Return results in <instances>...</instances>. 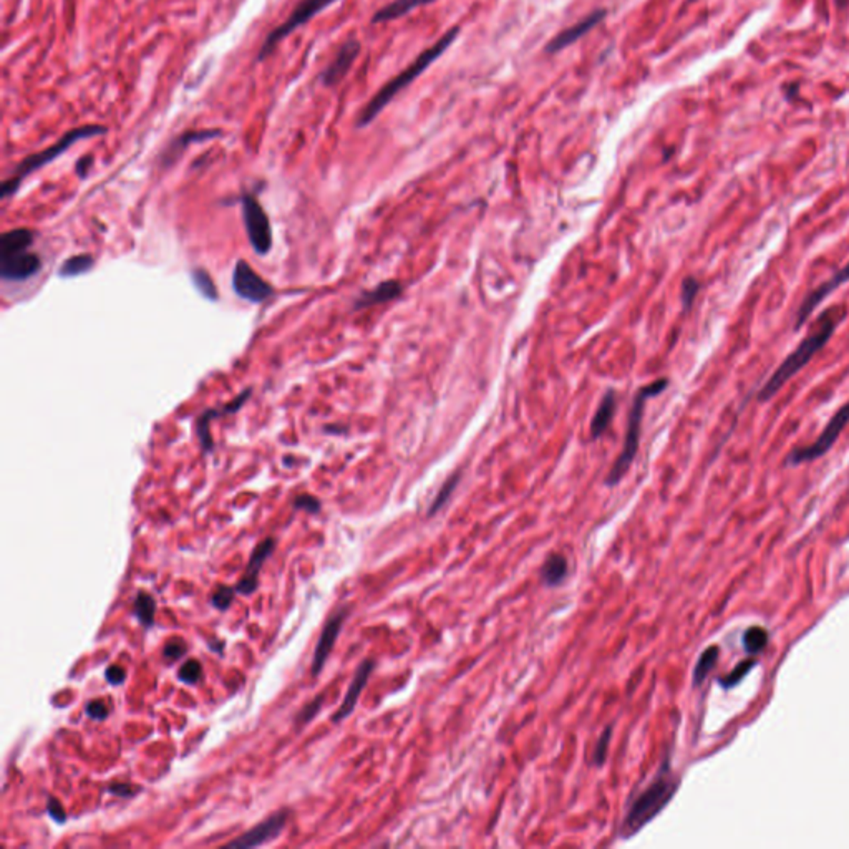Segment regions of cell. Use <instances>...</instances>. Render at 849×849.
<instances>
[{"label": "cell", "instance_id": "cell-26", "mask_svg": "<svg viewBox=\"0 0 849 849\" xmlns=\"http://www.w3.org/2000/svg\"><path fill=\"white\" fill-rule=\"evenodd\" d=\"M154 612H156V602H154L152 594H148L145 591L138 593V596L135 599V616H137V619L143 625L150 627L154 621Z\"/></svg>", "mask_w": 849, "mask_h": 849}, {"label": "cell", "instance_id": "cell-17", "mask_svg": "<svg viewBox=\"0 0 849 849\" xmlns=\"http://www.w3.org/2000/svg\"><path fill=\"white\" fill-rule=\"evenodd\" d=\"M373 669H375V662H373V660H364V662L360 664V667H358L357 672H355L354 680H352V684H350L347 694H345V697H343L341 709L337 710V711L334 713V717H332V722H342L343 719H347V717L354 711L355 705H357V702H358V697H360L362 690L366 688V685H367L368 679H370V675L373 672Z\"/></svg>", "mask_w": 849, "mask_h": 849}, {"label": "cell", "instance_id": "cell-34", "mask_svg": "<svg viewBox=\"0 0 849 849\" xmlns=\"http://www.w3.org/2000/svg\"><path fill=\"white\" fill-rule=\"evenodd\" d=\"M322 702H324V694L314 698L312 702L305 704V707H303L301 711L297 713V717H295V723H297V725H305V723L311 722V720H312V719L318 715V710H320V707H322Z\"/></svg>", "mask_w": 849, "mask_h": 849}, {"label": "cell", "instance_id": "cell-18", "mask_svg": "<svg viewBox=\"0 0 849 849\" xmlns=\"http://www.w3.org/2000/svg\"><path fill=\"white\" fill-rule=\"evenodd\" d=\"M249 397H251V390L248 389L246 392H242L240 397H236L232 402H229L226 405L204 412L203 415L198 420V435H200V442H201V446H203V452H213V448H215L213 436H211V433H209V421L213 419H219V417H224V415H231V413L238 412V410L246 404V400H248Z\"/></svg>", "mask_w": 849, "mask_h": 849}, {"label": "cell", "instance_id": "cell-23", "mask_svg": "<svg viewBox=\"0 0 849 849\" xmlns=\"http://www.w3.org/2000/svg\"><path fill=\"white\" fill-rule=\"evenodd\" d=\"M568 570H570L568 559L562 554H551L541 566V581L546 586H559L566 579Z\"/></svg>", "mask_w": 849, "mask_h": 849}, {"label": "cell", "instance_id": "cell-24", "mask_svg": "<svg viewBox=\"0 0 849 849\" xmlns=\"http://www.w3.org/2000/svg\"><path fill=\"white\" fill-rule=\"evenodd\" d=\"M34 231L30 229L20 228L7 231L2 234L0 240V255L2 254L17 253V251H26L32 242H34Z\"/></svg>", "mask_w": 849, "mask_h": 849}, {"label": "cell", "instance_id": "cell-12", "mask_svg": "<svg viewBox=\"0 0 849 849\" xmlns=\"http://www.w3.org/2000/svg\"><path fill=\"white\" fill-rule=\"evenodd\" d=\"M289 812H278L271 814L263 823L254 826L248 833H244L241 837L231 841L229 848H255L261 845H266L269 841L276 839L282 833L284 826L287 823Z\"/></svg>", "mask_w": 849, "mask_h": 849}, {"label": "cell", "instance_id": "cell-27", "mask_svg": "<svg viewBox=\"0 0 849 849\" xmlns=\"http://www.w3.org/2000/svg\"><path fill=\"white\" fill-rule=\"evenodd\" d=\"M719 659V647H709L697 660L696 671H694V685H700L709 675L710 671L715 667Z\"/></svg>", "mask_w": 849, "mask_h": 849}, {"label": "cell", "instance_id": "cell-14", "mask_svg": "<svg viewBox=\"0 0 849 849\" xmlns=\"http://www.w3.org/2000/svg\"><path fill=\"white\" fill-rule=\"evenodd\" d=\"M347 614H349L347 609H339L334 616H330L329 621L324 625L322 634L318 637V646H316L314 659H312V675L314 677L322 671L326 660L329 659L330 652H332V649L337 642V637L342 631L343 621H345Z\"/></svg>", "mask_w": 849, "mask_h": 849}, {"label": "cell", "instance_id": "cell-42", "mask_svg": "<svg viewBox=\"0 0 849 849\" xmlns=\"http://www.w3.org/2000/svg\"><path fill=\"white\" fill-rule=\"evenodd\" d=\"M105 677H106V680H108L110 684L120 685L125 682L127 673H125V669L120 667V665H110V667L106 669V672H105Z\"/></svg>", "mask_w": 849, "mask_h": 849}, {"label": "cell", "instance_id": "cell-31", "mask_svg": "<svg viewBox=\"0 0 849 849\" xmlns=\"http://www.w3.org/2000/svg\"><path fill=\"white\" fill-rule=\"evenodd\" d=\"M201 675H203V665L198 660L191 659L181 665V669L177 672V679L185 684L193 685L200 682Z\"/></svg>", "mask_w": 849, "mask_h": 849}, {"label": "cell", "instance_id": "cell-6", "mask_svg": "<svg viewBox=\"0 0 849 849\" xmlns=\"http://www.w3.org/2000/svg\"><path fill=\"white\" fill-rule=\"evenodd\" d=\"M335 2H339V0H301L295 5V9L292 11L291 15L280 26L276 27L267 35L266 40L263 42L261 49L257 51V62L266 60L267 57L276 51V47L279 45L282 40L289 37L299 27L311 22L318 12H322L324 9H327L329 5L335 4Z\"/></svg>", "mask_w": 849, "mask_h": 849}, {"label": "cell", "instance_id": "cell-44", "mask_svg": "<svg viewBox=\"0 0 849 849\" xmlns=\"http://www.w3.org/2000/svg\"><path fill=\"white\" fill-rule=\"evenodd\" d=\"M835 2H837V5L839 7V9H845V7H848L849 0H835Z\"/></svg>", "mask_w": 849, "mask_h": 849}, {"label": "cell", "instance_id": "cell-33", "mask_svg": "<svg viewBox=\"0 0 849 849\" xmlns=\"http://www.w3.org/2000/svg\"><path fill=\"white\" fill-rule=\"evenodd\" d=\"M755 664H757L755 660H747V662H742V664H738V665L735 667V671L730 673V675H727L725 679H722V680H720V684H722L725 688L735 687V685L740 684V682L743 680V677H745V675H747V673L750 672L753 667H755Z\"/></svg>", "mask_w": 849, "mask_h": 849}, {"label": "cell", "instance_id": "cell-7", "mask_svg": "<svg viewBox=\"0 0 849 849\" xmlns=\"http://www.w3.org/2000/svg\"><path fill=\"white\" fill-rule=\"evenodd\" d=\"M848 423L849 402H846V404L841 406L837 413L831 417V420L826 423L824 430L821 431V435L816 438V442L808 444V446L793 450V452L788 455L786 463H788V465H801V463H808V461H814V460L823 457V455H826V453L833 448V444H837L841 431L845 430V427H846Z\"/></svg>", "mask_w": 849, "mask_h": 849}, {"label": "cell", "instance_id": "cell-41", "mask_svg": "<svg viewBox=\"0 0 849 849\" xmlns=\"http://www.w3.org/2000/svg\"><path fill=\"white\" fill-rule=\"evenodd\" d=\"M47 808H49V814L53 818V821L57 823H64L67 814L64 812V806L60 805V801L57 798L51 797L49 798V803H47Z\"/></svg>", "mask_w": 849, "mask_h": 849}, {"label": "cell", "instance_id": "cell-15", "mask_svg": "<svg viewBox=\"0 0 849 849\" xmlns=\"http://www.w3.org/2000/svg\"><path fill=\"white\" fill-rule=\"evenodd\" d=\"M849 280V263L843 269H839L837 274L831 278L829 280L823 282L818 289L810 292L805 301L799 305L798 312H797V326L795 327H801L808 318H810V314L813 311L818 307V305L823 303L824 299L831 294L833 291H837V287L845 282Z\"/></svg>", "mask_w": 849, "mask_h": 849}, {"label": "cell", "instance_id": "cell-9", "mask_svg": "<svg viewBox=\"0 0 849 849\" xmlns=\"http://www.w3.org/2000/svg\"><path fill=\"white\" fill-rule=\"evenodd\" d=\"M232 287L240 297L254 304L264 303L274 294L271 284L263 279L253 267L242 259L236 263L232 271Z\"/></svg>", "mask_w": 849, "mask_h": 849}, {"label": "cell", "instance_id": "cell-25", "mask_svg": "<svg viewBox=\"0 0 849 849\" xmlns=\"http://www.w3.org/2000/svg\"><path fill=\"white\" fill-rule=\"evenodd\" d=\"M91 267H93V257L90 254H80V255H74V257L67 259L64 264L60 266L59 274L62 278H75V276L89 272Z\"/></svg>", "mask_w": 849, "mask_h": 849}, {"label": "cell", "instance_id": "cell-29", "mask_svg": "<svg viewBox=\"0 0 849 849\" xmlns=\"http://www.w3.org/2000/svg\"><path fill=\"white\" fill-rule=\"evenodd\" d=\"M743 646L750 654L761 652L765 647L768 646V633L761 627H751L748 629L743 635Z\"/></svg>", "mask_w": 849, "mask_h": 849}, {"label": "cell", "instance_id": "cell-20", "mask_svg": "<svg viewBox=\"0 0 849 849\" xmlns=\"http://www.w3.org/2000/svg\"><path fill=\"white\" fill-rule=\"evenodd\" d=\"M431 2H436V0H392L390 4L383 5L381 9H379L377 12L373 13L372 17V24H385V22H393V20H398L402 17H405L412 11L415 9H420V7H425L428 5Z\"/></svg>", "mask_w": 849, "mask_h": 849}, {"label": "cell", "instance_id": "cell-32", "mask_svg": "<svg viewBox=\"0 0 849 849\" xmlns=\"http://www.w3.org/2000/svg\"><path fill=\"white\" fill-rule=\"evenodd\" d=\"M458 482H460V475H458V473L452 475V476L446 480V483H444V486H442V490H440V493L436 495L435 501H433V505L430 507V511H428V515H430V516L431 515H435V513H436V511H438L440 507H444V503L448 501V498L452 496L453 490L457 488Z\"/></svg>", "mask_w": 849, "mask_h": 849}, {"label": "cell", "instance_id": "cell-1", "mask_svg": "<svg viewBox=\"0 0 849 849\" xmlns=\"http://www.w3.org/2000/svg\"><path fill=\"white\" fill-rule=\"evenodd\" d=\"M846 318V307L845 305H831L824 311L816 322L813 324L812 330L803 337V341L798 343V347L786 357L785 360L780 364V367L774 370L772 377L765 381L761 387L759 398L760 402H768L772 400L776 393L780 392L782 387H785L788 381H791L798 372L808 366L814 355L818 354L831 335L835 334L837 324H841Z\"/></svg>", "mask_w": 849, "mask_h": 849}, {"label": "cell", "instance_id": "cell-2", "mask_svg": "<svg viewBox=\"0 0 849 849\" xmlns=\"http://www.w3.org/2000/svg\"><path fill=\"white\" fill-rule=\"evenodd\" d=\"M460 32H461L460 27H452V28H450L448 32H444V35L438 38L433 45H430L428 49H425V51H421L412 64L405 67V70H402L398 75L390 78V80L366 103V106L360 110V114L357 116V128H364L370 125V123L389 106V103L392 102L393 98H395L402 90L410 87L420 75H423V74L430 68L431 65L435 64V62L444 55V51H448V49L457 42Z\"/></svg>", "mask_w": 849, "mask_h": 849}, {"label": "cell", "instance_id": "cell-38", "mask_svg": "<svg viewBox=\"0 0 849 849\" xmlns=\"http://www.w3.org/2000/svg\"><path fill=\"white\" fill-rule=\"evenodd\" d=\"M697 280L694 279V278H687V279L684 280V284H682V303H684L685 309H688V307L692 305L696 295H697Z\"/></svg>", "mask_w": 849, "mask_h": 849}, {"label": "cell", "instance_id": "cell-30", "mask_svg": "<svg viewBox=\"0 0 849 849\" xmlns=\"http://www.w3.org/2000/svg\"><path fill=\"white\" fill-rule=\"evenodd\" d=\"M610 736H612V727H608L602 735L599 736L596 747L593 750L591 761L594 766H602L604 761L608 759L609 745H610Z\"/></svg>", "mask_w": 849, "mask_h": 849}, {"label": "cell", "instance_id": "cell-22", "mask_svg": "<svg viewBox=\"0 0 849 849\" xmlns=\"http://www.w3.org/2000/svg\"><path fill=\"white\" fill-rule=\"evenodd\" d=\"M616 408H617V404H616V393L609 392L604 395L601 405L597 408L596 415L593 419V423H591V438L593 440H597L601 438L606 430L610 425V421L614 419V413H616Z\"/></svg>", "mask_w": 849, "mask_h": 849}, {"label": "cell", "instance_id": "cell-37", "mask_svg": "<svg viewBox=\"0 0 849 849\" xmlns=\"http://www.w3.org/2000/svg\"><path fill=\"white\" fill-rule=\"evenodd\" d=\"M294 507H295V509H304V511L311 513V515H316V513L320 511V501H318L316 496L301 495L294 499Z\"/></svg>", "mask_w": 849, "mask_h": 849}, {"label": "cell", "instance_id": "cell-5", "mask_svg": "<svg viewBox=\"0 0 849 849\" xmlns=\"http://www.w3.org/2000/svg\"><path fill=\"white\" fill-rule=\"evenodd\" d=\"M669 385V381L665 379H660V381H652L650 385L647 387H642L634 398V405L631 408V413H629V425H627V433H625V442H624V448H622V453L619 455V458L616 460L614 467L610 468L608 475V480H606V484L608 486H614L617 483L621 482L624 478V475L629 471L633 461H634L635 453L639 450V438H641V423H642V417H644V408H646V402L650 398V397H656L659 393L664 392Z\"/></svg>", "mask_w": 849, "mask_h": 849}, {"label": "cell", "instance_id": "cell-16", "mask_svg": "<svg viewBox=\"0 0 849 849\" xmlns=\"http://www.w3.org/2000/svg\"><path fill=\"white\" fill-rule=\"evenodd\" d=\"M276 549V539L274 538H267L264 539L261 545H257V547L254 549L253 554H251V559H249V564L246 568V572L240 579V583L236 586V591L242 594V596H249L253 594L254 591L257 589V584H259V570L263 568V564L266 562L267 558L274 553Z\"/></svg>", "mask_w": 849, "mask_h": 849}, {"label": "cell", "instance_id": "cell-8", "mask_svg": "<svg viewBox=\"0 0 849 849\" xmlns=\"http://www.w3.org/2000/svg\"><path fill=\"white\" fill-rule=\"evenodd\" d=\"M242 217L254 251L257 254L269 253L272 246L271 223L263 206L251 194L242 196Z\"/></svg>", "mask_w": 849, "mask_h": 849}, {"label": "cell", "instance_id": "cell-43", "mask_svg": "<svg viewBox=\"0 0 849 849\" xmlns=\"http://www.w3.org/2000/svg\"><path fill=\"white\" fill-rule=\"evenodd\" d=\"M90 165H91V156H85L83 160H80V161L76 163V173H78V175H80L82 177H87Z\"/></svg>", "mask_w": 849, "mask_h": 849}, {"label": "cell", "instance_id": "cell-10", "mask_svg": "<svg viewBox=\"0 0 849 849\" xmlns=\"http://www.w3.org/2000/svg\"><path fill=\"white\" fill-rule=\"evenodd\" d=\"M606 17H608L606 9H597V11L587 13L579 22L561 30L556 37L551 38L545 47L546 53L554 55V53H559V51L570 47V45H574L578 40L586 37L593 28H596Z\"/></svg>", "mask_w": 849, "mask_h": 849}, {"label": "cell", "instance_id": "cell-35", "mask_svg": "<svg viewBox=\"0 0 849 849\" xmlns=\"http://www.w3.org/2000/svg\"><path fill=\"white\" fill-rule=\"evenodd\" d=\"M232 599H234V591L231 587H226V586H219L213 593V606L219 610H226V609L232 604Z\"/></svg>", "mask_w": 849, "mask_h": 849}, {"label": "cell", "instance_id": "cell-11", "mask_svg": "<svg viewBox=\"0 0 849 849\" xmlns=\"http://www.w3.org/2000/svg\"><path fill=\"white\" fill-rule=\"evenodd\" d=\"M360 42L355 40V38H350L343 43L342 47L339 49V51L335 53L334 60L330 62L318 75V83L327 87V89H332V87H337L343 78L347 76V74L350 72L352 65L355 64V60L358 59V53H360Z\"/></svg>", "mask_w": 849, "mask_h": 849}, {"label": "cell", "instance_id": "cell-21", "mask_svg": "<svg viewBox=\"0 0 849 849\" xmlns=\"http://www.w3.org/2000/svg\"><path fill=\"white\" fill-rule=\"evenodd\" d=\"M402 291H404V289H402L400 282H397V280L381 282V286H377L375 289L362 294V295L357 299V303H355V309H364V307H372V305L389 303V301L397 299V297L402 294Z\"/></svg>", "mask_w": 849, "mask_h": 849}, {"label": "cell", "instance_id": "cell-4", "mask_svg": "<svg viewBox=\"0 0 849 849\" xmlns=\"http://www.w3.org/2000/svg\"><path fill=\"white\" fill-rule=\"evenodd\" d=\"M106 133V127H102V125H83V127H76L74 130H68L65 133L64 137L59 141H55L51 146L42 150V152L34 153L30 156L24 158L12 173V177H9L4 186H2V198H9L12 196L15 191L19 190L20 183L26 179L28 175L35 173L40 168L49 165L53 160H57L59 156H62L65 152H68L76 141L89 140V138H93V137H102Z\"/></svg>", "mask_w": 849, "mask_h": 849}, {"label": "cell", "instance_id": "cell-36", "mask_svg": "<svg viewBox=\"0 0 849 849\" xmlns=\"http://www.w3.org/2000/svg\"><path fill=\"white\" fill-rule=\"evenodd\" d=\"M185 654H186V642L181 637H173L171 641H168V644L163 649V656L166 659H181Z\"/></svg>", "mask_w": 849, "mask_h": 849}, {"label": "cell", "instance_id": "cell-19", "mask_svg": "<svg viewBox=\"0 0 849 849\" xmlns=\"http://www.w3.org/2000/svg\"><path fill=\"white\" fill-rule=\"evenodd\" d=\"M219 137H221L219 130L185 131L166 146L165 152L161 154V163L165 166H171L183 154V152L190 146L191 143H203V141L213 140V138H219Z\"/></svg>", "mask_w": 849, "mask_h": 849}, {"label": "cell", "instance_id": "cell-28", "mask_svg": "<svg viewBox=\"0 0 849 849\" xmlns=\"http://www.w3.org/2000/svg\"><path fill=\"white\" fill-rule=\"evenodd\" d=\"M191 278H193L196 289L201 292L206 299L217 301V289H216L215 280L204 269H193Z\"/></svg>", "mask_w": 849, "mask_h": 849}, {"label": "cell", "instance_id": "cell-3", "mask_svg": "<svg viewBox=\"0 0 849 849\" xmlns=\"http://www.w3.org/2000/svg\"><path fill=\"white\" fill-rule=\"evenodd\" d=\"M677 790L679 778L673 776L669 763L665 761L652 783L647 786L641 795H637L627 808L619 829L621 837H633L637 835L671 803Z\"/></svg>", "mask_w": 849, "mask_h": 849}, {"label": "cell", "instance_id": "cell-39", "mask_svg": "<svg viewBox=\"0 0 849 849\" xmlns=\"http://www.w3.org/2000/svg\"><path fill=\"white\" fill-rule=\"evenodd\" d=\"M87 715L93 720H105L108 715V709L100 700H91L87 704Z\"/></svg>", "mask_w": 849, "mask_h": 849}, {"label": "cell", "instance_id": "cell-40", "mask_svg": "<svg viewBox=\"0 0 849 849\" xmlns=\"http://www.w3.org/2000/svg\"><path fill=\"white\" fill-rule=\"evenodd\" d=\"M110 793H114V797H122V798H131L135 797L137 791H140V788L137 786H131L130 783H114V785L108 788Z\"/></svg>", "mask_w": 849, "mask_h": 849}, {"label": "cell", "instance_id": "cell-45", "mask_svg": "<svg viewBox=\"0 0 849 849\" xmlns=\"http://www.w3.org/2000/svg\"><path fill=\"white\" fill-rule=\"evenodd\" d=\"M688 2H696V0H688Z\"/></svg>", "mask_w": 849, "mask_h": 849}, {"label": "cell", "instance_id": "cell-13", "mask_svg": "<svg viewBox=\"0 0 849 849\" xmlns=\"http://www.w3.org/2000/svg\"><path fill=\"white\" fill-rule=\"evenodd\" d=\"M40 259L37 254L26 251L2 254L0 255V272L5 280H26L37 274Z\"/></svg>", "mask_w": 849, "mask_h": 849}]
</instances>
